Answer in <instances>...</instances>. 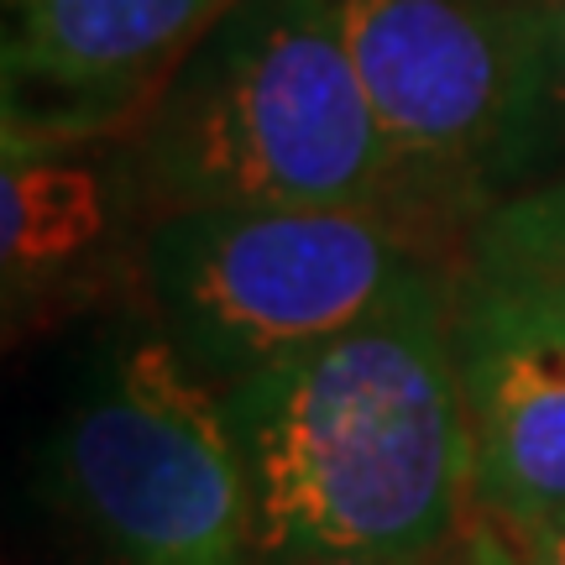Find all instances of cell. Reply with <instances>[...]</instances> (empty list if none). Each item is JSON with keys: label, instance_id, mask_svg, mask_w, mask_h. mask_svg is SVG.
Wrapping results in <instances>:
<instances>
[{"label": "cell", "instance_id": "cell-1", "mask_svg": "<svg viewBox=\"0 0 565 565\" xmlns=\"http://www.w3.org/2000/svg\"><path fill=\"white\" fill-rule=\"evenodd\" d=\"M440 267L362 324L225 387L257 565L429 561L471 519V429Z\"/></svg>", "mask_w": 565, "mask_h": 565}, {"label": "cell", "instance_id": "cell-2", "mask_svg": "<svg viewBox=\"0 0 565 565\" xmlns=\"http://www.w3.org/2000/svg\"><path fill=\"white\" fill-rule=\"evenodd\" d=\"M126 168L147 221L204 204H377L393 158L335 0H236L152 89Z\"/></svg>", "mask_w": 565, "mask_h": 565}, {"label": "cell", "instance_id": "cell-3", "mask_svg": "<svg viewBox=\"0 0 565 565\" xmlns=\"http://www.w3.org/2000/svg\"><path fill=\"white\" fill-rule=\"evenodd\" d=\"M435 273L377 204H204L141 225V288L168 345L225 387L362 324Z\"/></svg>", "mask_w": 565, "mask_h": 565}, {"label": "cell", "instance_id": "cell-4", "mask_svg": "<svg viewBox=\"0 0 565 565\" xmlns=\"http://www.w3.org/2000/svg\"><path fill=\"white\" fill-rule=\"evenodd\" d=\"M393 158L398 215H461L529 183L545 100V0H335Z\"/></svg>", "mask_w": 565, "mask_h": 565}, {"label": "cell", "instance_id": "cell-5", "mask_svg": "<svg viewBox=\"0 0 565 565\" xmlns=\"http://www.w3.org/2000/svg\"><path fill=\"white\" fill-rule=\"evenodd\" d=\"M53 461L63 503L110 565H257L225 398L158 324L89 362Z\"/></svg>", "mask_w": 565, "mask_h": 565}, {"label": "cell", "instance_id": "cell-6", "mask_svg": "<svg viewBox=\"0 0 565 565\" xmlns=\"http://www.w3.org/2000/svg\"><path fill=\"white\" fill-rule=\"evenodd\" d=\"M450 341L471 429V508L529 545L565 524V315L456 278Z\"/></svg>", "mask_w": 565, "mask_h": 565}, {"label": "cell", "instance_id": "cell-7", "mask_svg": "<svg viewBox=\"0 0 565 565\" xmlns=\"http://www.w3.org/2000/svg\"><path fill=\"white\" fill-rule=\"evenodd\" d=\"M210 21V0H11L6 84L58 100H126L158 89Z\"/></svg>", "mask_w": 565, "mask_h": 565}, {"label": "cell", "instance_id": "cell-8", "mask_svg": "<svg viewBox=\"0 0 565 565\" xmlns=\"http://www.w3.org/2000/svg\"><path fill=\"white\" fill-rule=\"evenodd\" d=\"M131 210L141 204L126 152L121 168L105 173L100 162L63 158L53 141H11L0 179V263L11 309L95 263Z\"/></svg>", "mask_w": 565, "mask_h": 565}, {"label": "cell", "instance_id": "cell-9", "mask_svg": "<svg viewBox=\"0 0 565 565\" xmlns=\"http://www.w3.org/2000/svg\"><path fill=\"white\" fill-rule=\"evenodd\" d=\"M456 278L565 315V173L482 210L461 242Z\"/></svg>", "mask_w": 565, "mask_h": 565}, {"label": "cell", "instance_id": "cell-10", "mask_svg": "<svg viewBox=\"0 0 565 565\" xmlns=\"http://www.w3.org/2000/svg\"><path fill=\"white\" fill-rule=\"evenodd\" d=\"M561 173H565V0H545V100H540L529 183L561 179Z\"/></svg>", "mask_w": 565, "mask_h": 565}, {"label": "cell", "instance_id": "cell-11", "mask_svg": "<svg viewBox=\"0 0 565 565\" xmlns=\"http://www.w3.org/2000/svg\"><path fill=\"white\" fill-rule=\"evenodd\" d=\"M450 565H534L529 545L519 534H508L503 524H492L487 513L471 508V519H466L461 540H456V561Z\"/></svg>", "mask_w": 565, "mask_h": 565}, {"label": "cell", "instance_id": "cell-12", "mask_svg": "<svg viewBox=\"0 0 565 565\" xmlns=\"http://www.w3.org/2000/svg\"><path fill=\"white\" fill-rule=\"evenodd\" d=\"M529 555H534V565H565V524L534 534V540H529Z\"/></svg>", "mask_w": 565, "mask_h": 565}, {"label": "cell", "instance_id": "cell-13", "mask_svg": "<svg viewBox=\"0 0 565 565\" xmlns=\"http://www.w3.org/2000/svg\"><path fill=\"white\" fill-rule=\"evenodd\" d=\"M450 561H456V550L429 555V561H362V555H345V561H282V565H450Z\"/></svg>", "mask_w": 565, "mask_h": 565}, {"label": "cell", "instance_id": "cell-14", "mask_svg": "<svg viewBox=\"0 0 565 565\" xmlns=\"http://www.w3.org/2000/svg\"><path fill=\"white\" fill-rule=\"evenodd\" d=\"M210 6H215V17H221V11H231V6H236V0H210Z\"/></svg>", "mask_w": 565, "mask_h": 565}]
</instances>
